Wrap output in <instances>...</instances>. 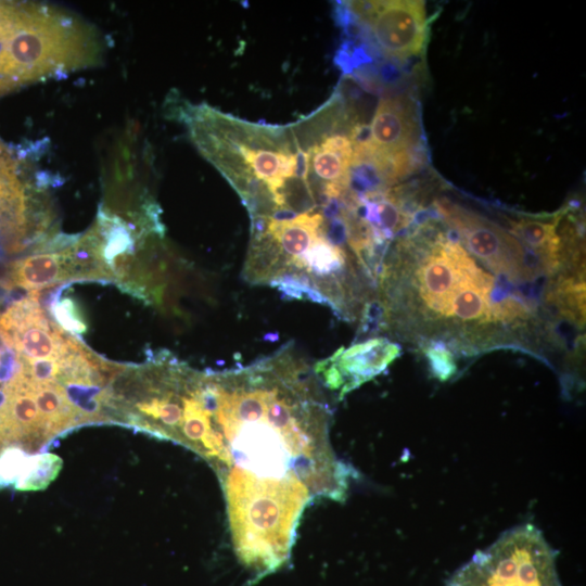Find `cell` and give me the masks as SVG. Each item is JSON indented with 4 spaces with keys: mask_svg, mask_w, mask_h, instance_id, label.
Wrapping results in <instances>:
<instances>
[{
    "mask_svg": "<svg viewBox=\"0 0 586 586\" xmlns=\"http://www.w3.org/2000/svg\"><path fill=\"white\" fill-rule=\"evenodd\" d=\"M199 455L222 487L229 526L269 531L300 522L315 499H345L353 470L330 442L331 410L292 344L254 362L206 370Z\"/></svg>",
    "mask_w": 586,
    "mask_h": 586,
    "instance_id": "obj_1",
    "label": "cell"
},
{
    "mask_svg": "<svg viewBox=\"0 0 586 586\" xmlns=\"http://www.w3.org/2000/svg\"><path fill=\"white\" fill-rule=\"evenodd\" d=\"M495 278L456 240L438 232L400 243L382 267L380 302L398 332L488 343L496 327L514 324L512 296L493 301Z\"/></svg>",
    "mask_w": 586,
    "mask_h": 586,
    "instance_id": "obj_2",
    "label": "cell"
},
{
    "mask_svg": "<svg viewBox=\"0 0 586 586\" xmlns=\"http://www.w3.org/2000/svg\"><path fill=\"white\" fill-rule=\"evenodd\" d=\"M199 151L228 180L251 220L318 211L308 155L292 125L250 123L207 104L179 107Z\"/></svg>",
    "mask_w": 586,
    "mask_h": 586,
    "instance_id": "obj_3",
    "label": "cell"
},
{
    "mask_svg": "<svg viewBox=\"0 0 586 586\" xmlns=\"http://www.w3.org/2000/svg\"><path fill=\"white\" fill-rule=\"evenodd\" d=\"M99 34L48 4L0 2V92L100 62Z\"/></svg>",
    "mask_w": 586,
    "mask_h": 586,
    "instance_id": "obj_4",
    "label": "cell"
},
{
    "mask_svg": "<svg viewBox=\"0 0 586 586\" xmlns=\"http://www.w3.org/2000/svg\"><path fill=\"white\" fill-rule=\"evenodd\" d=\"M446 586H561L556 556L539 531L507 532L461 566Z\"/></svg>",
    "mask_w": 586,
    "mask_h": 586,
    "instance_id": "obj_5",
    "label": "cell"
},
{
    "mask_svg": "<svg viewBox=\"0 0 586 586\" xmlns=\"http://www.w3.org/2000/svg\"><path fill=\"white\" fill-rule=\"evenodd\" d=\"M436 207L468 250L497 275L526 282L543 272L521 243L497 224L446 199L437 201Z\"/></svg>",
    "mask_w": 586,
    "mask_h": 586,
    "instance_id": "obj_6",
    "label": "cell"
},
{
    "mask_svg": "<svg viewBox=\"0 0 586 586\" xmlns=\"http://www.w3.org/2000/svg\"><path fill=\"white\" fill-rule=\"evenodd\" d=\"M348 7L384 54L405 59L422 50L428 33L423 1H352Z\"/></svg>",
    "mask_w": 586,
    "mask_h": 586,
    "instance_id": "obj_7",
    "label": "cell"
},
{
    "mask_svg": "<svg viewBox=\"0 0 586 586\" xmlns=\"http://www.w3.org/2000/svg\"><path fill=\"white\" fill-rule=\"evenodd\" d=\"M415 109L405 98H382L373 114L368 141L354 148V160H388L410 155L418 141Z\"/></svg>",
    "mask_w": 586,
    "mask_h": 586,
    "instance_id": "obj_8",
    "label": "cell"
},
{
    "mask_svg": "<svg viewBox=\"0 0 586 586\" xmlns=\"http://www.w3.org/2000/svg\"><path fill=\"white\" fill-rule=\"evenodd\" d=\"M398 353L399 347L386 339H372L336 352L317 362L314 371L321 384L343 397L383 371Z\"/></svg>",
    "mask_w": 586,
    "mask_h": 586,
    "instance_id": "obj_9",
    "label": "cell"
},
{
    "mask_svg": "<svg viewBox=\"0 0 586 586\" xmlns=\"http://www.w3.org/2000/svg\"><path fill=\"white\" fill-rule=\"evenodd\" d=\"M68 250L36 253L14 262L9 271L10 285H16L29 292H39L73 279Z\"/></svg>",
    "mask_w": 586,
    "mask_h": 586,
    "instance_id": "obj_10",
    "label": "cell"
},
{
    "mask_svg": "<svg viewBox=\"0 0 586 586\" xmlns=\"http://www.w3.org/2000/svg\"><path fill=\"white\" fill-rule=\"evenodd\" d=\"M557 221L521 218L511 222V233L523 247L533 251L544 272H555L562 259Z\"/></svg>",
    "mask_w": 586,
    "mask_h": 586,
    "instance_id": "obj_11",
    "label": "cell"
},
{
    "mask_svg": "<svg viewBox=\"0 0 586 586\" xmlns=\"http://www.w3.org/2000/svg\"><path fill=\"white\" fill-rule=\"evenodd\" d=\"M27 199L16 165L10 154L0 149V234L15 232L27 222Z\"/></svg>",
    "mask_w": 586,
    "mask_h": 586,
    "instance_id": "obj_12",
    "label": "cell"
},
{
    "mask_svg": "<svg viewBox=\"0 0 586 586\" xmlns=\"http://www.w3.org/2000/svg\"><path fill=\"white\" fill-rule=\"evenodd\" d=\"M34 396L49 438L80 424L76 410L56 381L35 385Z\"/></svg>",
    "mask_w": 586,
    "mask_h": 586,
    "instance_id": "obj_13",
    "label": "cell"
},
{
    "mask_svg": "<svg viewBox=\"0 0 586 586\" xmlns=\"http://www.w3.org/2000/svg\"><path fill=\"white\" fill-rule=\"evenodd\" d=\"M551 300L560 313L579 328L585 324V282L582 275L559 277Z\"/></svg>",
    "mask_w": 586,
    "mask_h": 586,
    "instance_id": "obj_14",
    "label": "cell"
},
{
    "mask_svg": "<svg viewBox=\"0 0 586 586\" xmlns=\"http://www.w3.org/2000/svg\"><path fill=\"white\" fill-rule=\"evenodd\" d=\"M62 459L50 453L33 455L24 475L14 489L22 492L42 491L54 481L62 468Z\"/></svg>",
    "mask_w": 586,
    "mask_h": 586,
    "instance_id": "obj_15",
    "label": "cell"
},
{
    "mask_svg": "<svg viewBox=\"0 0 586 586\" xmlns=\"http://www.w3.org/2000/svg\"><path fill=\"white\" fill-rule=\"evenodd\" d=\"M50 311L58 324L73 334H79L86 330V324L78 316L75 303L71 298L52 300Z\"/></svg>",
    "mask_w": 586,
    "mask_h": 586,
    "instance_id": "obj_16",
    "label": "cell"
},
{
    "mask_svg": "<svg viewBox=\"0 0 586 586\" xmlns=\"http://www.w3.org/2000/svg\"><path fill=\"white\" fill-rule=\"evenodd\" d=\"M425 355L430 361L435 375L441 380L448 379L456 370L451 353L440 344H434L425 349Z\"/></svg>",
    "mask_w": 586,
    "mask_h": 586,
    "instance_id": "obj_17",
    "label": "cell"
},
{
    "mask_svg": "<svg viewBox=\"0 0 586 586\" xmlns=\"http://www.w3.org/2000/svg\"><path fill=\"white\" fill-rule=\"evenodd\" d=\"M3 146L1 143H0V148Z\"/></svg>",
    "mask_w": 586,
    "mask_h": 586,
    "instance_id": "obj_18",
    "label": "cell"
}]
</instances>
